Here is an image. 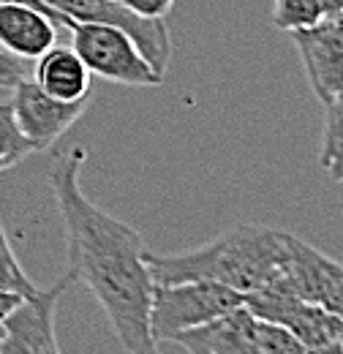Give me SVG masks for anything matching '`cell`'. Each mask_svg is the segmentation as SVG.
<instances>
[{
	"mask_svg": "<svg viewBox=\"0 0 343 354\" xmlns=\"http://www.w3.org/2000/svg\"><path fill=\"white\" fill-rule=\"evenodd\" d=\"M257 327L254 310L240 306L213 322L177 333L172 341L188 354H257Z\"/></svg>",
	"mask_w": 343,
	"mask_h": 354,
	"instance_id": "11",
	"label": "cell"
},
{
	"mask_svg": "<svg viewBox=\"0 0 343 354\" xmlns=\"http://www.w3.org/2000/svg\"><path fill=\"white\" fill-rule=\"evenodd\" d=\"M36 82L60 101H80L90 93V71L74 46H49L36 63Z\"/></svg>",
	"mask_w": 343,
	"mask_h": 354,
	"instance_id": "13",
	"label": "cell"
},
{
	"mask_svg": "<svg viewBox=\"0 0 343 354\" xmlns=\"http://www.w3.org/2000/svg\"><path fill=\"white\" fill-rule=\"evenodd\" d=\"M245 306L261 322H272L286 327L295 338H300L305 349H316L333 341H343V319L327 308L300 300L284 289H264L245 295Z\"/></svg>",
	"mask_w": 343,
	"mask_h": 354,
	"instance_id": "6",
	"label": "cell"
},
{
	"mask_svg": "<svg viewBox=\"0 0 343 354\" xmlns=\"http://www.w3.org/2000/svg\"><path fill=\"white\" fill-rule=\"evenodd\" d=\"M44 3L74 22H104L123 28L142 49V55L150 60V66L161 77L167 74L172 60V39L164 19L139 17L123 0H44Z\"/></svg>",
	"mask_w": 343,
	"mask_h": 354,
	"instance_id": "5",
	"label": "cell"
},
{
	"mask_svg": "<svg viewBox=\"0 0 343 354\" xmlns=\"http://www.w3.org/2000/svg\"><path fill=\"white\" fill-rule=\"evenodd\" d=\"M0 292H14V295H22L25 300L39 295V286L28 278V272L22 270L8 237H6L3 221H0Z\"/></svg>",
	"mask_w": 343,
	"mask_h": 354,
	"instance_id": "17",
	"label": "cell"
},
{
	"mask_svg": "<svg viewBox=\"0 0 343 354\" xmlns=\"http://www.w3.org/2000/svg\"><path fill=\"white\" fill-rule=\"evenodd\" d=\"M30 153H36L33 142L22 133L17 118H14V106L11 101L0 104V172L17 167L22 158H28Z\"/></svg>",
	"mask_w": 343,
	"mask_h": 354,
	"instance_id": "15",
	"label": "cell"
},
{
	"mask_svg": "<svg viewBox=\"0 0 343 354\" xmlns=\"http://www.w3.org/2000/svg\"><path fill=\"white\" fill-rule=\"evenodd\" d=\"M324 19H338L343 14V0H322Z\"/></svg>",
	"mask_w": 343,
	"mask_h": 354,
	"instance_id": "23",
	"label": "cell"
},
{
	"mask_svg": "<svg viewBox=\"0 0 343 354\" xmlns=\"http://www.w3.org/2000/svg\"><path fill=\"white\" fill-rule=\"evenodd\" d=\"M240 306H245V295L215 281L156 283L150 300V335L156 344L172 341L177 333L213 322Z\"/></svg>",
	"mask_w": 343,
	"mask_h": 354,
	"instance_id": "3",
	"label": "cell"
},
{
	"mask_svg": "<svg viewBox=\"0 0 343 354\" xmlns=\"http://www.w3.org/2000/svg\"><path fill=\"white\" fill-rule=\"evenodd\" d=\"M28 77V66L22 57H14L11 52L0 49V88H14L19 80Z\"/></svg>",
	"mask_w": 343,
	"mask_h": 354,
	"instance_id": "19",
	"label": "cell"
},
{
	"mask_svg": "<svg viewBox=\"0 0 343 354\" xmlns=\"http://www.w3.org/2000/svg\"><path fill=\"white\" fill-rule=\"evenodd\" d=\"M308 354H343V341H333V344H324V346L308 349Z\"/></svg>",
	"mask_w": 343,
	"mask_h": 354,
	"instance_id": "24",
	"label": "cell"
},
{
	"mask_svg": "<svg viewBox=\"0 0 343 354\" xmlns=\"http://www.w3.org/2000/svg\"><path fill=\"white\" fill-rule=\"evenodd\" d=\"M57 41V25L28 3H0V46L22 60H39Z\"/></svg>",
	"mask_w": 343,
	"mask_h": 354,
	"instance_id": "12",
	"label": "cell"
},
{
	"mask_svg": "<svg viewBox=\"0 0 343 354\" xmlns=\"http://www.w3.org/2000/svg\"><path fill=\"white\" fill-rule=\"evenodd\" d=\"M71 275L66 272L55 286L39 289L36 297L22 300L6 322V335L0 341V354H60L55 335V310L60 295L71 286Z\"/></svg>",
	"mask_w": 343,
	"mask_h": 354,
	"instance_id": "9",
	"label": "cell"
},
{
	"mask_svg": "<svg viewBox=\"0 0 343 354\" xmlns=\"http://www.w3.org/2000/svg\"><path fill=\"white\" fill-rule=\"evenodd\" d=\"M297 44L308 85L322 104L343 93V19H322L319 25L289 33Z\"/></svg>",
	"mask_w": 343,
	"mask_h": 354,
	"instance_id": "10",
	"label": "cell"
},
{
	"mask_svg": "<svg viewBox=\"0 0 343 354\" xmlns=\"http://www.w3.org/2000/svg\"><path fill=\"white\" fill-rule=\"evenodd\" d=\"M0 3H28V6H33V8L44 11V14H46L57 28H68V30H74V25H77V22H74V19H68L66 14H60V11H55L52 6H46L44 0H0Z\"/></svg>",
	"mask_w": 343,
	"mask_h": 354,
	"instance_id": "21",
	"label": "cell"
},
{
	"mask_svg": "<svg viewBox=\"0 0 343 354\" xmlns=\"http://www.w3.org/2000/svg\"><path fill=\"white\" fill-rule=\"evenodd\" d=\"M133 14L147 17V19H164L172 11L174 0H123Z\"/></svg>",
	"mask_w": 343,
	"mask_h": 354,
	"instance_id": "20",
	"label": "cell"
},
{
	"mask_svg": "<svg viewBox=\"0 0 343 354\" xmlns=\"http://www.w3.org/2000/svg\"><path fill=\"white\" fill-rule=\"evenodd\" d=\"M324 133L319 164L338 185H343V93L324 104Z\"/></svg>",
	"mask_w": 343,
	"mask_h": 354,
	"instance_id": "14",
	"label": "cell"
},
{
	"mask_svg": "<svg viewBox=\"0 0 343 354\" xmlns=\"http://www.w3.org/2000/svg\"><path fill=\"white\" fill-rule=\"evenodd\" d=\"M85 161V147H68L55 156L49 169V185L66 226L68 275L95 295L126 352L158 354L150 335L156 281L145 262V240L133 226L87 199L80 185Z\"/></svg>",
	"mask_w": 343,
	"mask_h": 354,
	"instance_id": "1",
	"label": "cell"
},
{
	"mask_svg": "<svg viewBox=\"0 0 343 354\" xmlns=\"http://www.w3.org/2000/svg\"><path fill=\"white\" fill-rule=\"evenodd\" d=\"M71 46L82 57L87 71L101 80L129 88H156L164 82V77L150 66V60L123 28L77 22L71 30Z\"/></svg>",
	"mask_w": 343,
	"mask_h": 354,
	"instance_id": "4",
	"label": "cell"
},
{
	"mask_svg": "<svg viewBox=\"0 0 343 354\" xmlns=\"http://www.w3.org/2000/svg\"><path fill=\"white\" fill-rule=\"evenodd\" d=\"M257 354H308V349H305V344L300 338H295L286 327L259 319Z\"/></svg>",
	"mask_w": 343,
	"mask_h": 354,
	"instance_id": "18",
	"label": "cell"
},
{
	"mask_svg": "<svg viewBox=\"0 0 343 354\" xmlns=\"http://www.w3.org/2000/svg\"><path fill=\"white\" fill-rule=\"evenodd\" d=\"M322 19V0H272V25L286 33L308 30Z\"/></svg>",
	"mask_w": 343,
	"mask_h": 354,
	"instance_id": "16",
	"label": "cell"
},
{
	"mask_svg": "<svg viewBox=\"0 0 343 354\" xmlns=\"http://www.w3.org/2000/svg\"><path fill=\"white\" fill-rule=\"evenodd\" d=\"M270 289H284L343 319V262L324 257L300 237L292 240V257L284 278Z\"/></svg>",
	"mask_w": 343,
	"mask_h": 354,
	"instance_id": "8",
	"label": "cell"
},
{
	"mask_svg": "<svg viewBox=\"0 0 343 354\" xmlns=\"http://www.w3.org/2000/svg\"><path fill=\"white\" fill-rule=\"evenodd\" d=\"M11 90H14V98H11L14 118L36 150H46L49 145H55L85 115L87 104H90V98L60 101L39 88L36 80H28V77L19 80Z\"/></svg>",
	"mask_w": 343,
	"mask_h": 354,
	"instance_id": "7",
	"label": "cell"
},
{
	"mask_svg": "<svg viewBox=\"0 0 343 354\" xmlns=\"http://www.w3.org/2000/svg\"><path fill=\"white\" fill-rule=\"evenodd\" d=\"M295 234L272 226L243 223L215 240L177 254L145 251V262L156 283L215 281L240 295H254L275 286L289 265Z\"/></svg>",
	"mask_w": 343,
	"mask_h": 354,
	"instance_id": "2",
	"label": "cell"
},
{
	"mask_svg": "<svg viewBox=\"0 0 343 354\" xmlns=\"http://www.w3.org/2000/svg\"><path fill=\"white\" fill-rule=\"evenodd\" d=\"M338 19H343V14H341V17H338Z\"/></svg>",
	"mask_w": 343,
	"mask_h": 354,
	"instance_id": "25",
	"label": "cell"
},
{
	"mask_svg": "<svg viewBox=\"0 0 343 354\" xmlns=\"http://www.w3.org/2000/svg\"><path fill=\"white\" fill-rule=\"evenodd\" d=\"M22 300H25L22 295L0 292V341H3V335H6V322H8V316L19 308V303H22Z\"/></svg>",
	"mask_w": 343,
	"mask_h": 354,
	"instance_id": "22",
	"label": "cell"
}]
</instances>
